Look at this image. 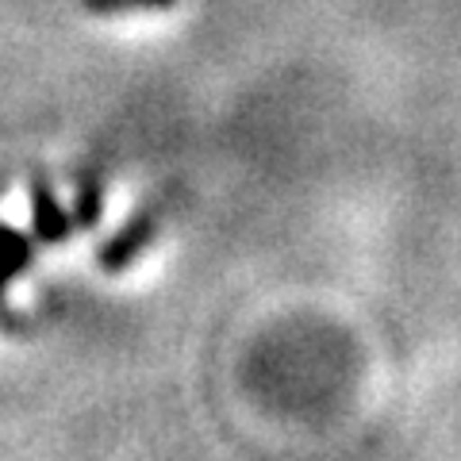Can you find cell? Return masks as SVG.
<instances>
[{
	"label": "cell",
	"instance_id": "obj_1",
	"mask_svg": "<svg viewBox=\"0 0 461 461\" xmlns=\"http://www.w3.org/2000/svg\"><path fill=\"white\" fill-rule=\"evenodd\" d=\"M154 235H158V215H154V212H139L135 220H127V223L104 242V247H100V254H96L100 269H104V273L127 269V266H131L135 258L154 242Z\"/></svg>",
	"mask_w": 461,
	"mask_h": 461
},
{
	"label": "cell",
	"instance_id": "obj_2",
	"mask_svg": "<svg viewBox=\"0 0 461 461\" xmlns=\"http://www.w3.org/2000/svg\"><path fill=\"white\" fill-rule=\"evenodd\" d=\"M32 230L47 247H58V242L74 235V215L62 208V200H58L47 177H32Z\"/></svg>",
	"mask_w": 461,
	"mask_h": 461
},
{
	"label": "cell",
	"instance_id": "obj_3",
	"mask_svg": "<svg viewBox=\"0 0 461 461\" xmlns=\"http://www.w3.org/2000/svg\"><path fill=\"white\" fill-rule=\"evenodd\" d=\"M32 262V239L23 230L0 223V300H5L8 285L20 277V269Z\"/></svg>",
	"mask_w": 461,
	"mask_h": 461
},
{
	"label": "cell",
	"instance_id": "obj_4",
	"mask_svg": "<svg viewBox=\"0 0 461 461\" xmlns=\"http://www.w3.org/2000/svg\"><path fill=\"white\" fill-rule=\"evenodd\" d=\"M100 212H104V185L93 173L77 185V204H74V223L77 227H96L100 223Z\"/></svg>",
	"mask_w": 461,
	"mask_h": 461
},
{
	"label": "cell",
	"instance_id": "obj_5",
	"mask_svg": "<svg viewBox=\"0 0 461 461\" xmlns=\"http://www.w3.org/2000/svg\"><path fill=\"white\" fill-rule=\"evenodd\" d=\"M173 0H85L93 12H123V8H169Z\"/></svg>",
	"mask_w": 461,
	"mask_h": 461
}]
</instances>
